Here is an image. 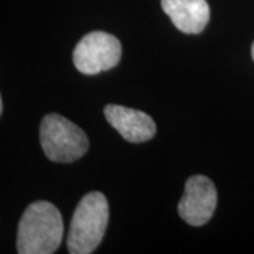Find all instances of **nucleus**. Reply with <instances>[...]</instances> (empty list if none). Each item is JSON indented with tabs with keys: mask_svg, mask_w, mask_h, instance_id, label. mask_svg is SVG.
<instances>
[{
	"mask_svg": "<svg viewBox=\"0 0 254 254\" xmlns=\"http://www.w3.org/2000/svg\"><path fill=\"white\" fill-rule=\"evenodd\" d=\"M64 222L58 208L47 200L33 202L24 210L17 229V253L51 254L63 242Z\"/></svg>",
	"mask_w": 254,
	"mask_h": 254,
	"instance_id": "f257e3e1",
	"label": "nucleus"
},
{
	"mask_svg": "<svg viewBox=\"0 0 254 254\" xmlns=\"http://www.w3.org/2000/svg\"><path fill=\"white\" fill-rule=\"evenodd\" d=\"M109 223V203L106 196L93 190L78 203L71 219L66 247L71 254L93 253L103 240Z\"/></svg>",
	"mask_w": 254,
	"mask_h": 254,
	"instance_id": "f03ea898",
	"label": "nucleus"
},
{
	"mask_svg": "<svg viewBox=\"0 0 254 254\" xmlns=\"http://www.w3.org/2000/svg\"><path fill=\"white\" fill-rule=\"evenodd\" d=\"M40 143L47 158L54 163L76 161L89 148L88 136L81 127L57 113H50L41 120Z\"/></svg>",
	"mask_w": 254,
	"mask_h": 254,
	"instance_id": "7ed1b4c3",
	"label": "nucleus"
},
{
	"mask_svg": "<svg viewBox=\"0 0 254 254\" xmlns=\"http://www.w3.org/2000/svg\"><path fill=\"white\" fill-rule=\"evenodd\" d=\"M122 58V44L118 38L105 31H91L76 44L72 54L75 68L85 75L109 71Z\"/></svg>",
	"mask_w": 254,
	"mask_h": 254,
	"instance_id": "20e7f679",
	"label": "nucleus"
},
{
	"mask_svg": "<svg viewBox=\"0 0 254 254\" xmlns=\"http://www.w3.org/2000/svg\"><path fill=\"white\" fill-rule=\"evenodd\" d=\"M218 205L216 187L205 175H193L185 182L178 213L190 226H203L212 219Z\"/></svg>",
	"mask_w": 254,
	"mask_h": 254,
	"instance_id": "39448f33",
	"label": "nucleus"
},
{
	"mask_svg": "<svg viewBox=\"0 0 254 254\" xmlns=\"http://www.w3.org/2000/svg\"><path fill=\"white\" fill-rule=\"evenodd\" d=\"M105 118L128 143H144L151 140L157 133L153 118L141 110L108 105L105 108Z\"/></svg>",
	"mask_w": 254,
	"mask_h": 254,
	"instance_id": "423d86ee",
	"label": "nucleus"
},
{
	"mask_svg": "<svg viewBox=\"0 0 254 254\" xmlns=\"http://www.w3.org/2000/svg\"><path fill=\"white\" fill-rule=\"evenodd\" d=\"M164 13L185 34H199L208 26L210 9L206 0H161Z\"/></svg>",
	"mask_w": 254,
	"mask_h": 254,
	"instance_id": "0eeeda50",
	"label": "nucleus"
},
{
	"mask_svg": "<svg viewBox=\"0 0 254 254\" xmlns=\"http://www.w3.org/2000/svg\"><path fill=\"white\" fill-rule=\"evenodd\" d=\"M252 57H253V61H254V43H253V46H252Z\"/></svg>",
	"mask_w": 254,
	"mask_h": 254,
	"instance_id": "6e6552de",
	"label": "nucleus"
}]
</instances>
